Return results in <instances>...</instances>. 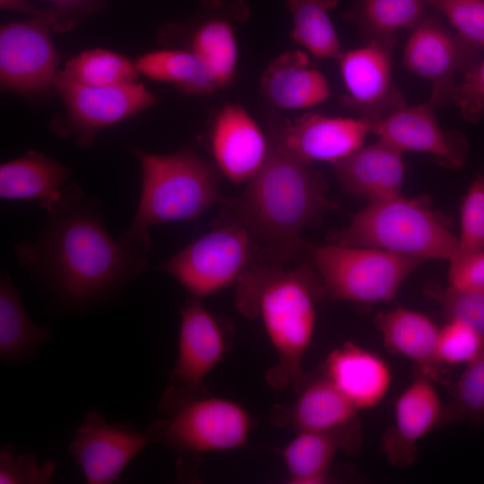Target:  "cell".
I'll return each instance as SVG.
<instances>
[{"mask_svg":"<svg viewBox=\"0 0 484 484\" xmlns=\"http://www.w3.org/2000/svg\"><path fill=\"white\" fill-rule=\"evenodd\" d=\"M151 244L108 232L101 201L64 187L32 239L17 242L20 267L39 281L56 310L82 314L117 299L144 270Z\"/></svg>","mask_w":484,"mask_h":484,"instance_id":"cell-1","label":"cell"},{"mask_svg":"<svg viewBox=\"0 0 484 484\" xmlns=\"http://www.w3.org/2000/svg\"><path fill=\"white\" fill-rule=\"evenodd\" d=\"M269 145L260 170L224 206L228 216L254 239L256 256L252 264L283 268L304 246L306 228L321 220L335 204L327 197V182L320 171L270 140Z\"/></svg>","mask_w":484,"mask_h":484,"instance_id":"cell-2","label":"cell"},{"mask_svg":"<svg viewBox=\"0 0 484 484\" xmlns=\"http://www.w3.org/2000/svg\"><path fill=\"white\" fill-rule=\"evenodd\" d=\"M237 283L236 307L246 317H261L277 355L266 382L298 393L307 380L303 359L314 334L315 302L326 294L317 272L309 265L251 264Z\"/></svg>","mask_w":484,"mask_h":484,"instance_id":"cell-3","label":"cell"},{"mask_svg":"<svg viewBox=\"0 0 484 484\" xmlns=\"http://www.w3.org/2000/svg\"><path fill=\"white\" fill-rule=\"evenodd\" d=\"M143 173L141 194L131 225L123 233L151 242L157 224L194 220L216 204H226L219 190L220 170L186 148L156 154L132 148Z\"/></svg>","mask_w":484,"mask_h":484,"instance_id":"cell-4","label":"cell"},{"mask_svg":"<svg viewBox=\"0 0 484 484\" xmlns=\"http://www.w3.org/2000/svg\"><path fill=\"white\" fill-rule=\"evenodd\" d=\"M331 243L377 248L424 262L452 263L459 252L450 220L426 195L369 202L348 226L331 235Z\"/></svg>","mask_w":484,"mask_h":484,"instance_id":"cell-5","label":"cell"},{"mask_svg":"<svg viewBox=\"0 0 484 484\" xmlns=\"http://www.w3.org/2000/svg\"><path fill=\"white\" fill-rule=\"evenodd\" d=\"M158 410L164 417L151 423L146 434L151 443H161L177 452L239 448L252 426L249 413L240 404L174 384L163 393Z\"/></svg>","mask_w":484,"mask_h":484,"instance_id":"cell-6","label":"cell"},{"mask_svg":"<svg viewBox=\"0 0 484 484\" xmlns=\"http://www.w3.org/2000/svg\"><path fill=\"white\" fill-rule=\"evenodd\" d=\"M424 261L366 246L330 243L315 249L313 267L334 300L374 304L392 300Z\"/></svg>","mask_w":484,"mask_h":484,"instance_id":"cell-7","label":"cell"},{"mask_svg":"<svg viewBox=\"0 0 484 484\" xmlns=\"http://www.w3.org/2000/svg\"><path fill=\"white\" fill-rule=\"evenodd\" d=\"M256 256L249 231L228 216L211 231L189 243L160 269L190 295L203 298L237 282Z\"/></svg>","mask_w":484,"mask_h":484,"instance_id":"cell-8","label":"cell"},{"mask_svg":"<svg viewBox=\"0 0 484 484\" xmlns=\"http://www.w3.org/2000/svg\"><path fill=\"white\" fill-rule=\"evenodd\" d=\"M54 87L66 115L53 121L51 129L62 137H73L81 147L91 146L97 134L156 104L160 99L136 82L91 87L59 78Z\"/></svg>","mask_w":484,"mask_h":484,"instance_id":"cell-9","label":"cell"},{"mask_svg":"<svg viewBox=\"0 0 484 484\" xmlns=\"http://www.w3.org/2000/svg\"><path fill=\"white\" fill-rule=\"evenodd\" d=\"M479 62V48L428 12L411 29L402 54L404 66L430 82L428 100L436 108L453 103L456 75Z\"/></svg>","mask_w":484,"mask_h":484,"instance_id":"cell-10","label":"cell"},{"mask_svg":"<svg viewBox=\"0 0 484 484\" xmlns=\"http://www.w3.org/2000/svg\"><path fill=\"white\" fill-rule=\"evenodd\" d=\"M394 46V42H366L343 51L338 60L346 89L341 104L370 125L407 105L393 77Z\"/></svg>","mask_w":484,"mask_h":484,"instance_id":"cell-11","label":"cell"},{"mask_svg":"<svg viewBox=\"0 0 484 484\" xmlns=\"http://www.w3.org/2000/svg\"><path fill=\"white\" fill-rule=\"evenodd\" d=\"M370 124L359 117H329L304 113L294 120L271 123L268 139L282 150L307 163L335 164L364 145Z\"/></svg>","mask_w":484,"mask_h":484,"instance_id":"cell-12","label":"cell"},{"mask_svg":"<svg viewBox=\"0 0 484 484\" xmlns=\"http://www.w3.org/2000/svg\"><path fill=\"white\" fill-rule=\"evenodd\" d=\"M151 443L148 435L125 423H108L96 410L84 416L68 452L88 484L117 482L129 462Z\"/></svg>","mask_w":484,"mask_h":484,"instance_id":"cell-13","label":"cell"},{"mask_svg":"<svg viewBox=\"0 0 484 484\" xmlns=\"http://www.w3.org/2000/svg\"><path fill=\"white\" fill-rule=\"evenodd\" d=\"M50 30L39 18L1 26L0 81L4 89L33 92L54 86L58 56Z\"/></svg>","mask_w":484,"mask_h":484,"instance_id":"cell-14","label":"cell"},{"mask_svg":"<svg viewBox=\"0 0 484 484\" xmlns=\"http://www.w3.org/2000/svg\"><path fill=\"white\" fill-rule=\"evenodd\" d=\"M435 109L436 106L428 99L413 106L405 105L371 125V134L403 153H428L443 166L458 169L466 159V137L459 131L444 130Z\"/></svg>","mask_w":484,"mask_h":484,"instance_id":"cell-15","label":"cell"},{"mask_svg":"<svg viewBox=\"0 0 484 484\" xmlns=\"http://www.w3.org/2000/svg\"><path fill=\"white\" fill-rule=\"evenodd\" d=\"M179 314L178 353L169 377L185 390L204 392L203 379L226 353L225 331L200 298H188Z\"/></svg>","mask_w":484,"mask_h":484,"instance_id":"cell-16","label":"cell"},{"mask_svg":"<svg viewBox=\"0 0 484 484\" xmlns=\"http://www.w3.org/2000/svg\"><path fill=\"white\" fill-rule=\"evenodd\" d=\"M210 144L216 167L234 184L247 183L262 168L269 140L241 106L226 104L212 125Z\"/></svg>","mask_w":484,"mask_h":484,"instance_id":"cell-17","label":"cell"},{"mask_svg":"<svg viewBox=\"0 0 484 484\" xmlns=\"http://www.w3.org/2000/svg\"><path fill=\"white\" fill-rule=\"evenodd\" d=\"M359 410L324 375L308 379L291 405L276 404L270 420L298 432H347L361 435Z\"/></svg>","mask_w":484,"mask_h":484,"instance_id":"cell-18","label":"cell"},{"mask_svg":"<svg viewBox=\"0 0 484 484\" xmlns=\"http://www.w3.org/2000/svg\"><path fill=\"white\" fill-rule=\"evenodd\" d=\"M444 406L430 379L417 376L399 395L394 423L381 439L387 461L396 467L411 466L418 455V443L440 427Z\"/></svg>","mask_w":484,"mask_h":484,"instance_id":"cell-19","label":"cell"},{"mask_svg":"<svg viewBox=\"0 0 484 484\" xmlns=\"http://www.w3.org/2000/svg\"><path fill=\"white\" fill-rule=\"evenodd\" d=\"M207 13L194 27L190 48L204 65L217 90L233 82L238 64L235 22L247 17L242 0H205Z\"/></svg>","mask_w":484,"mask_h":484,"instance_id":"cell-20","label":"cell"},{"mask_svg":"<svg viewBox=\"0 0 484 484\" xmlns=\"http://www.w3.org/2000/svg\"><path fill=\"white\" fill-rule=\"evenodd\" d=\"M402 155L403 152L378 139L333 166L344 192L372 202L400 195L404 175Z\"/></svg>","mask_w":484,"mask_h":484,"instance_id":"cell-21","label":"cell"},{"mask_svg":"<svg viewBox=\"0 0 484 484\" xmlns=\"http://www.w3.org/2000/svg\"><path fill=\"white\" fill-rule=\"evenodd\" d=\"M262 97L273 108L304 109L324 102L331 95L325 75L310 65L301 49L289 50L272 59L259 83Z\"/></svg>","mask_w":484,"mask_h":484,"instance_id":"cell-22","label":"cell"},{"mask_svg":"<svg viewBox=\"0 0 484 484\" xmlns=\"http://www.w3.org/2000/svg\"><path fill=\"white\" fill-rule=\"evenodd\" d=\"M324 373L359 411L380 403L392 382L383 358L351 341L329 353Z\"/></svg>","mask_w":484,"mask_h":484,"instance_id":"cell-23","label":"cell"},{"mask_svg":"<svg viewBox=\"0 0 484 484\" xmlns=\"http://www.w3.org/2000/svg\"><path fill=\"white\" fill-rule=\"evenodd\" d=\"M375 324L385 348L411 360L417 376L435 381L439 376V328L426 315L405 307L379 312Z\"/></svg>","mask_w":484,"mask_h":484,"instance_id":"cell-24","label":"cell"},{"mask_svg":"<svg viewBox=\"0 0 484 484\" xmlns=\"http://www.w3.org/2000/svg\"><path fill=\"white\" fill-rule=\"evenodd\" d=\"M71 169L34 150L0 166V197L36 202L47 211L59 200Z\"/></svg>","mask_w":484,"mask_h":484,"instance_id":"cell-25","label":"cell"},{"mask_svg":"<svg viewBox=\"0 0 484 484\" xmlns=\"http://www.w3.org/2000/svg\"><path fill=\"white\" fill-rule=\"evenodd\" d=\"M361 435L347 432H298L281 455L293 484H320L328 480L332 462L340 449L356 452Z\"/></svg>","mask_w":484,"mask_h":484,"instance_id":"cell-26","label":"cell"},{"mask_svg":"<svg viewBox=\"0 0 484 484\" xmlns=\"http://www.w3.org/2000/svg\"><path fill=\"white\" fill-rule=\"evenodd\" d=\"M48 326H39L30 318L22 301V291L6 272L0 277V358L12 365L32 359L48 342Z\"/></svg>","mask_w":484,"mask_h":484,"instance_id":"cell-27","label":"cell"},{"mask_svg":"<svg viewBox=\"0 0 484 484\" xmlns=\"http://www.w3.org/2000/svg\"><path fill=\"white\" fill-rule=\"evenodd\" d=\"M427 0H354L344 13L366 42H394L396 32L411 29L428 13Z\"/></svg>","mask_w":484,"mask_h":484,"instance_id":"cell-28","label":"cell"},{"mask_svg":"<svg viewBox=\"0 0 484 484\" xmlns=\"http://www.w3.org/2000/svg\"><path fill=\"white\" fill-rule=\"evenodd\" d=\"M292 17V40L318 58L339 60L343 53L330 17L339 0H284Z\"/></svg>","mask_w":484,"mask_h":484,"instance_id":"cell-29","label":"cell"},{"mask_svg":"<svg viewBox=\"0 0 484 484\" xmlns=\"http://www.w3.org/2000/svg\"><path fill=\"white\" fill-rule=\"evenodd\" d=\"M138 73L171 82L186 93L209 94L217 91L204 65L189 49H163L147 53L134 62Z\"/></svg>","mask_w":484,"mask_h":484,"instance_id":"cell-30","label":"cell"},{"mask_svg":"<svg viewBox=\"0 0 484 484\" xmlns=\"http://www.w3.org/2000/svg\"><path fill=\"white\" fill-rule=\"evenodd\" d=\"M57 76L78 84L106 87L134 82L138 71L125 56L95 48L70 59Z\"/></svg>","mask_w":484,"mask_h":484,"instance_id":"cell-31","label":"cell"},{"mask_svg":"<svg viewBox=\"0 0 484 484\" xmlns=\"http://www.w3.org/2000/svg\"><path fill=\"white\" fill-rule=\"evenodd\" d=\"M466 419H484V348L461 375L452 401L444 406L440 427Z\"/></svg>","mask_w":484,"mask_h":484,"instance_id":"cell-32","label":"cell"},{"mask_svg":"<svg viewBox=\"0 0 484 484\" xmlns=\"http://www.w3.org/2000/svg\"><path fill=\"white\" fill-rule=\"evenodd\" d=\"M458 238L459 252L453 262L484 251V175L476 177L462 200Z\"/></svg>","mask_w":484,"mask_h":484,"instance_id":"cell-33","label":"cell"},{"mask_svg":"<svg viewBox=\"0 0 484 484\" xmlns=\"http://www.w3.org/2000/svg\"><path fill=\"white\" fill-rule=\"evenodd\" d=\"M465 41L484 48V0H427Z\"/></svg>","mask_w":484,"mask_h":484,"instance_id":"cell-34","label":"cell"},{"mask_svg":"<svg viewBox=\"0 0 484 484\" xmlns=\"http://www.w3.org/2000/svg\"><path fill=\"white\" fill-rule=\"evenodd\" d=\"M428 293L442 307L447 320L467 324L484 337V290L431 286Z\"/></svg>","mask_w":484,"mask_h":484,"instance_id":"cell-35","label":"cell"},{"mask_svg":"<svg viewBox=\"0 0 484 484\" xmlns=\"http://www.w3.org/2000/svg\"><path fill=\"white\" fill-rule=\"evenodd\" d=\"M483 348L484 337L465 323L448 320L439 330L437 357L441 364H468Z\"/></svg>","mask_w":484,"mask_h":484,"instance_id":"cell-36","label":"cell"},{"mask_svg":"<svg viewBox=\"0 0 484 484\" xmlns=\"http://www.w3.org/2000/svg\"><path fill=\"white\" fill-rule=\"evenodd\" d=\"M56 463L52 460L41 464L33 453L17 454L11 445L0 451L1 484H47L50 483Z\"/></svg>","mask_w":484,"mask_h":484,"instance_id":"cell-37","label":"cell"},{"mask_svg":"<svg viewBox=\"0 0 484 484\" xmlns=\"http://www.w3.org/2000/svg\"><path fill=\"white\" fill-rule=\"evenodd\" d=\"M453 103L470 123H476L484 116V60L463 74L462 82L456 87Z\"/></svg>","mask_w":484,"mask_h":484,"instance_id":"cell-38","label":"cell"},{"mask_svg":"<svg viewBox=\"0 0 484 484\" xmlns=\"http://www.w3.org/2000/svg\"><path fill=\"white\" fill-rule=\"evenodd\" d=\"M50 4V29L65 31L95 11L103 0H44Z\"/></svg>","mask_w":484,"mask_h":484,"instance_id":"cell-39","label":"cell"},{"mask_svg":"<svg viewBox=\"0 0 484 484\" xmlns=\"http://www.w3.org/2000/svg\"><path fill=\"white\" fill-rule=\"evenodd\" d=\"M450 286L464 290H484V251L450 264Z\"/></svg>","mask_w":484,"mask_h":484,"instance_id":"cell-40","label":"cell"},{"mask_svg":"<svg viewBox=\"0 0 484 484\" xmlns=\"http://www.w3.org/2000/svg\"><path fill=\"white\" fill-rule=\"evenodd\" d=\"M4 10L31 15L33 18L44 20L50 28V11L48 8H39L29 0H0Z\"/></svg>","mask_w":484,"mask_h":484,"instance_id":"cell-41","label":"cell"}]
</instances>
